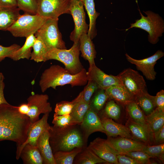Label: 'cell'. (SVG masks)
I'll use <instances>...</instances> for the list:
<instances>
[{
    "label": "cell",
    "instance_id": "1",
    "mask_svg": "<svg viewBox=\"0 0 164 164\" xmlns=\"http://www.w3.org/2000/svg\"><path fill=\"white\" fill-rule=\"evenodd\" d=\"M31 124L28 116L20 113L18 106L9 103L0 105V141L15 142L19 148L27 140Z\"/></svg>",
    "mask_w": 164,
    "mask_h": 164
},
{
    "label": "cell",
    "instance_id": "2",
    "mask_svg": "<svg viewBox=\"0 0 164 164\" xmlns=\"http://www.w3.org/2000/svg\"><path fill=\"white\" fill-rule=\"evenodd\" d=\"M87 82V71L84 68L79 73L72 75L60 65H53L42 73L39 85L44 93L50 87L56 89L57 86L67 84L70 85L72 87L84 86Z\"/></svg>",
    "mask_w": 164,
    "mask_h": 164
},
{
    "label": "cell",
    "instance_id": "3",
    "mask_svg": "<svg viewBox=\"0 0 164 164\" xmlns=\"http://www.w3.org/2000/svg\"><path fill=\"white\" fill-rule=\"evenodd\" d=\"M77 125L64 127L51 126L49 130V141L53 154L58 151H69L75 148L87 147V143Z\"/></svg>",
    "mask_w": 164,
    "mask_h": 164
},
{
    "label": "cell",
    "instance_id": "4",
    "mask_svg": "<svg viewBox=\"0 0 164 164\" xmlns=\"http://www.w3.org/2000/svg\"><path fill=\"white\" fill-rule=\"evenodd\" d=\"M79 43H74L69 49L52 48L48 50L46 61L55 60L62 63L64 69L70 74L74 75L84 68L79 59Z\"/></svg>",
    "mask_w": 164,
    "mask_h": 164
},
{
    "label": "cell",
    "instance_id": "5",
    "mask_svg": "<svg viewBox=\"0 0 164 164\" xmlns=\"http://www.w3.org/2000/svg\"><path fill=\"white\" fill-rule=\"evenodd\" d=\"M141 18L135 20L134 23H131V26L125 30L127 31L133 28L143 29L148 33V41L151 44H156L159 41V37L162 36L164 32V21L159 14L151 11L143 12L147 15H143L138 9Z\"/></svg>",
    "mask_w": 164,
    "mask_h": 164
},
{
    "label": "cell",
    "instance_id": "6",
    "mask_svg": "<svg viewBox=\"0 0 164 164\" xmlns=\"http://www.w3.org/2000/svg\"><path fill=\"white\" fill-rule=\"evenodd\" d=\"M47 19L36 14L27 13L20 15L16 21L7 31L15 37H26L35 34Z\"/></svg>",
    "mask_w": 164,
    "mask_h": 164
},
{
    "label": "cell",
    "instance_id": "7",
    "mask_svg": "<svg viewBox=\"0 0 164 164\" xmlns=\"http://www.w3.org/2000/svg\"><path fill=\"white\" fill-rule=\"evenodd\" d=\"M58 18L47 19L34 34L43 41L48 50L52 48L66 49L58 27Z\"/></svg>",
    "mask_w": 164,
    "mask_h": 164
},
{
    "label": "cell",
    "instance_id": "8",
    "mask_svg": "<svg viewBox=\"0 0 164 164\" xmlns=\"http://www.w3.org/2000/svg\"><path fill=\"white\" fill-rule=\"evenodd\" d=\"M36 14L46 19H56L63 14H70L71 0H36Z\"/></svg>",
    "mask_w": 164,
    "mask_h": 164
},
{
    "label": "cell",
    "instance_id": "9",
    "mask_svg": "<svg viewBox=\"0 0 164 164\" xmlns=\"http://www.w3.org/2000/svg\"><path fill=\"white\" fill-rule=\"evenodd\" d=\"M70 11L74 23V28L70 38L74 43L79 42L81 36L87 33L89 26L86 22L84 4L81 0H71Z\"/></svg>",
    "mask_w": 164,
    "mask_h": 164
},
{
    "label": "cell",
    "instance_id": "10",
    "mask_svg": "<svg viewBox=\"0 0 164 164\" xmlns=\"http://www.w3.org/2000/svg\"><path fill=\"white\" fill-rule=\"evenodd\" d=\"M118 76L123 87L135 97L146 90V83L144 78L136 70L127 68Z\"/></svg>",
    "mask_w": 164,
    "mask_h": 164
},
{
    "label": "cell",
    "instance_id": "11",
    "mask_svg": "<svg viewBox=\"0 0 164 164\" xmlns=\"http://www.w3.org/2000/svg\"><path fill=\"white\" fill-rule=\"evenodd\" d=\"M49 96L46 94H32L27 99L29 111L27 115L33 123L39 119L41 114H49L52 110L51 104L48 101Z\"/></svg>",
    "mask_w": 164,
    "mask_h": 164
},
{
    "label": "cell",
    "instance_id": "12",
    "mask_svg": "<svg viewBox=\"0 0 164 164\" xmlns=\"http://www.w3.org/2000/svg\"><path fill=\"white\" fill-rule=\"evenodd\" d=\"M125 55L127 60L135 64L137 69L141 71L147 80H153L155 79L156 75L154 66L157 61L164 56V53L161 50H158L150 57L138 60L132 58L127 53Z\"/></svg>",
    "mask_w": 164,
    "mask_h": 164
},
{
    "label": "cell",
    "instance_id": "13",
    "mask_svg": "<svg viewBox=\"0 0 164 164\" xmlns=\"http://www.w3.org/2000/svg\"><path fill=\"white\" fill-rule=\"evenodd\" d=\"M49 114H44L41 118L31 124L28 130L27 140L16 149V158L17 160L20 158L21 151L24 145L29 144L36 146V142L41 134L44 132L49 130L51 126L48 122Z\"/></svg>",
    "mask_w": 164,
    "mask_h": 164
},
{
    "label": "cell",
    "instance_id": "14",
    "mask_svg": "<svg viewBox=\"0 0 164 164\" xmlns=\"http://www.w3.org/2000/svg\"><path fill=\"white\" fill-rule=\"evenodd\" d=\"M87 147L108 163L118 164L117 152L107 139L97 137L91 141Z\"/></svg>",
    "mask_w": 164,
    "mask_h": 164
},
{
    "label": "cell",
    "instance_id": "15",
    "mask_svg": "<svg viewBox=\"0 0 164 164\" xmlns=\"http://www.w3.org/2000/svg\"><path fill=\"white\" fill-rule=\"evenodd\" d=\"M87 78L94 81L97 84L99 89L105 90L114 85L123 86L119 77L105 73L97 67L95 64L89 68L87 71Z\"/></svg>",
    "mask_w": 164,
    "mask_h": 164
},
{
    "label": "cell",
    "instance_id": "16",
    "mask_svg": "<svg viewBox=\"0 0 164 164\" xmlns=\"http://www.w3.org/2000/svg\"><path fill=\"white\" fill-rule=\"evenodd\" d=\"M79 125L85 142L87 143L89 136L97 132L105 133L101 119L97 113L90 107L86 113L82 122Z\"/></svg>",
    "mask_w": 164,
    "mask_h": 164
},
{
    "label": "cell",
    "instance_id": "17",
    "mask_svg": "<svg viewBox=\"0 0 164 164\" xmlns=\"http://www.w3.org/2000/svg\"><path fill=\"white\" fill-rule=\"evenodd\" d=\"M107 140L117 153L141 151L147 145L141 142L121 136L108 137Z\"/></svg>",
    "mask_w": 164,
    "mask_h": 164
},
{
    "label": "cell",
    "instance_id": "18",
    "mask_svg": "<svg viewBox=\"0 0 164 164\" xmlns=\"http://www.w3.org/2000/svg\"><path fill=\"white\" fill-rule=\"evenodd\" d=\"M100 118L105 133L108 137H114L119 136L132 139H134L125 126L116 123L111 119L104 115Z\"/></svg>",
    "mask_w": 164,
    "mask_h": 164
},
{
    "label": "cell",
    "instance_id": "19",
    "mask_svg": "<svg viewBox=\"0 0 164 164\" xmlns=\"http://www.w3.org/2000/svg\"><path fill=\"white\" fill-rule=\"evenodd\" d=\"M50 136L49 131L44 132L38 138L36 146L42 157L43 164H56L49 141Z\"/></svg>",
    "mask_w": 164,
    "mask_h": 164
},
{
    "label": "cell",
    "instance_id": "20",
    "mask_svg": "<svg viewBox=\"0 0 164 164\" xmlns=\"http://www.w3.org/2000/svg\"><path fill=\"white\" fill-rule=\"evenodd\" d=\"M79 43L81 56L88 61L89 68H91L93 65L95 64L94 59L96 53L92 39L87 33H84L81 36Z\"/></svg>",
    "mask_w": 164,
    "mask_h": 164
},
{
    "label": "cell",
    "instance_id": "21",
    "mask_svg": "<svg viewBox=\"0 0 164 164\" xmlns=\"http://www.w3.org/2000/svg\"><path fill=\"white\" fill-rule=\"evenodd\" d=\"M75 99V102L70 115L71 117L72 125H79L82 122L90 105V104L83 100L82 91Z\"/></svg>",
    "mask_w": 164,
    "mask_h": 164
},
{
    "label": "cell",
    "instance_id": "22",
    "mask_svg": "<svg viewBox=\"0 0 164 164\" xmlns=\"http://www.w3.org/2000/svg\"><path fill=\"white\" fill-rule=\"evenodd\" d=\"M104 90L108 99L115 100L124 106L128 102L135 101V97L123 86L114 85Z\"/></svg>",
    "mask_w": 164,
    "mask_h": 164
},
{
    "label": "cell",
    "instance_id": "23",
    "mask_svg": "<svg viewBox=\"0 0 164 164\" xmlns=\"http://www.w3.org/2000/svg\"><path fill=\"white\" fill-rule=\"evenodd\" d=\"M125 126L128 128L134 138L147 145H151L153 143L152 138L147 131L130 118L127 121Z\"/></svg>",
    "mask_w": 164,
    "mask_h": 164
},
{
    "label": "cell",
    "instance_id": "24",
    "mask_svg": "<svg viewBox=\"0 0 164 164\" xmlns=\"http://www.w3.org/2000/svg\"><path fill=\"white\" fill-rule=\"evenodd\" d=\"M20 10L18 7H0V30L7 31L20 15Z\"/></svg>",
    "mask_w": 164,
    "mask_h": 164
},
{
    "label": "cell",
    "instance_id": "25",
    "mask_svg": "<svg viewBox=\"0 0 164 164\" xmlns=\"http://www.w3.org/2000/svg\"><path fill=\"white\" fill-rule=\"evenodd\" d=\"M20 158L24 164H42L43 159L36 146L27 144L23 147Z\"/></svg>",
    "mask_w": 164,
    "mask_h": 164
},
{
    "label": "cell",
    "instance_id": "26",
    "mask_svg": "<svg viewBox=\"0 0 164 164\" xmlns=\"http://www.w3.org/2000/svg\"><path fill=\"white\" fill-rule=\"evenodd\" d=\"M125 106L130 118L135 122L144 127L150 135L152 139V134L146 123L145 115L136 102L135 101H131Z\"/></svg>",
    "mask_w": 164,
    "mask_h": 164
},
{
    "label": "cell",
    "instance_id": "27",
    "mask_svg": "<svg viewBox=\"0 0 164 164\" xmlns=\"http://www.w3.org/2000/svg\"><path fill=\"white\" fill-rule=\"evenodd\" d=\"M89 19V28L87 34L92 39L97 35L96 20L100 13L96 11L94 0H81Z\"/></svg>",
    "mask_w": 164,
    "mask_h": 164
},
{
    "label": "cell",
    "instance_id": "28",
    "mask_svg": "<svg viewBox=\"0 0 164 164\" xmlns=\"http://www.w3.org/2000/svg\"><path fill=\"white\" fill-rule=\"evenodd\" d=\"M147 125L152 134L164 125V110L156 108L150 114L145 116Z\"/></svg>",
    "mask_w": 164,
    "mask_h": 164
},
{
    "label": "cell",
    "instance_id": "29",
    "mask_svg": "<svg viewBox=\"0 0 164 164\" xmlns=\"http://www.w3.org/2000/svg\"><path fill=\"white\" fill-rule=\"evenodd\" d=\"M98 163H108L87 146L84 148L76 155L73 164H95Z\"/></svg>",
    "mask_w": 164,
    "mask_h": 164
},
{
    "label": "cell",
    "instance_id": "30",
    "mask_svg": "<svg viewBox=\"0 0 164 164\" xmlns=\"http://www.w3.org/2000/svg\"><path fill=\"white\" fill-rule=\"evenodd\" d=\"M154 96L150 95L145 90L135 97V101L146 115L150 114L156 108Z\"/></svg>",
    "mask_w": 164,
    "mask_h": 164
},
{
    "label": "cell",
    "instance_id": "31",
    "mask_svg": "<svg viewBox=\"0 0 164 164\" xmlns=\"http://www.w3.org/2000/svg\"><path fill=\"white\" fill-rule=\"evenodd\" d=\"M25 43L23 46L16 50L13 54L11 59L13 60L17 61L21 59H30L31 50L36 39L34 34H32L26 37Z\"/></svg>",
    "mask_w": 164,
    "mask_h": 164
},
{
    "label": "cell",
    "instance_id": "32",
    "mask_svg": "<svg viewBox=\"0 0 164 164\" xmlns=\"http://www.w3.org/2000/svg\"><path fill=\"white\" fill-rule=\"evenodd\" d=\"M83 148H75L70 151H58L55 152L53 153V156L56 164H73L75 157Z\"/></svg>",
    "mask_w": 164,
    "mask_h": 164
},
{
    "label": "cell",
    "instance_id": "33",
    "mask_svg": "<svg viewBox=\"0 0 164 164\" xmlns=\"http://www.w3.org/2000/svg\"><path fill=\"white\" fill-rule=\"evenodd\" d=\"M32 48L30 60L39 63L46 61L48 50L45 45L39 37H36Z\"/></svg>",
    "mask_w": 164,
    "mask_h": 164
},
{
    "label": "cell",
    "instance_id": "34",
    "mask_svg": "<svg viewBox=\"0 0 164 164\" xmlns=\"http://www.w3.org/2000/svg\"><path fill=\"white\" fill-rule=\"evenodd\" d=\"M141 151L144 152L150 158H155L164 162V144L155 145H146Z\"/></svg>",
    "mask_w": 164,
    "mask_h": 164
},
{
    "label": "cell",
    "instance_id": "35",
    "mask_svg": "<svg viewBox=\"0 0 164 164\" xmlns=\"http://www.w3.org/2000/svg\"><path fill=\"white\" fill-rule=\"evenodd\" d=\"M108 99L105 90L100 89L95 95L92 101H90V107L97 113L103 108Z\"/></svg>",
    "mask_w": 164,
    "mask_h": 164
},
{
    "label": "cell",
    "instance_id": "36",
    "mask_svg": "<svg viewBox=\"0 0 164 164\" xmlns=\"http://www.w3.org/2000/svg\"><path fill=\"white\" fill-rule=\"evenodd\" d=\"M121 113L120 106L112 100L108 102L103 110L104 115L115 120L119 118Z\"/></svg>",
    "mask_w": 164,
    "mask_h": 164
},
{
    "label": "cell",
    "instance_id": "37",
    "mask_svg": "<svg viewBox=\"0 0 164 164\" xmlns=\"http://www.w3.org/2000/svg\"><path fill=\"white\" fill-rule=\"evenodd\" d=\"M18 7L24 13L35 15L36 14L37 4L36 0H17Z\"/></svg>",
    "mask_w": 164,
    "mask_h": 164
},
{
    "label": "cell",
    "instance_id": "38",
    "mask_svg": "<svg viewBox=\"0 0 164 164\" xmlns=\"http://www.w3.org/2000/svg\"><path fill=\"white\" fill-rule=\"evenodd\" d=\"M75 102V99L71 101H63L57 103L54 109V115H65L70 114Z\"/></svg>",
    "mask_w": 164,
    "mask_h": 164
},
{
    "label": "cell",
    "instance_id": "39",
    "mask_svg": "<svg viewBox=\"0 0 164 164\" xmlns=\"http://www.w3.org/2000/svg\"><path fill=\"white\" fill-rule=\"evenodd\" d=\"M87 85L82 91L83 99L86 102L90 104L91 98L98 87L95 82L93 80H88Z\"/></svg>",
    "mask_w": 164,
    "mask_h": 164
},
{
    "label": "cell",
    "instance_id": "40",
    "mask_svg": "<svg viewBox=\"0 0 164 164\" xmlns=\"http://www.w3.org/2000/svg\"><path fill=\"white\" fill-rule=\"evenodd\" d=\"M138 162L140 164L151 163L150 157L146 154L141 151L128 152L122 153Z\"/></svg>",
    "mask_w": 164,
    "mask_h": 164
},
{
    "label": "cell",
    "instance_id": "41",
    "mask_svg": "<svg viewBox=\"0 0 164 164\" xmlns=\"http://www.w3.org/2000/svg\"><path fill=\"white\" fill-rule=\"evenodd\" d=\"M52 123L53 126L59 127H64L73 125L70 114L61 115L54 114Z\"/></svg>",
    "mask_w": 164,
    "mask_h": 164
},
{
    "label": "cell",
    "instance_id": "42",
    "mask_svg": "<svg viewBox=\"0 0 164 164\" xmlns=\"http://www.w3.org/2000/svg\"><path fill=\"white\" fill-rule=\"evenodd\" d=\"M20 47L19 45L16 44L8 47L0 45V62L6 57L11 59L14 53Z\"/></svg>",
    "mask_w": 164,
    "mask_h": 164
},
{
    "label": "cell",
    "instance_id": "43",
    "mask_svg": "<svg viewBox=\"0 0 164 164\" xmlns=\"http://www.w3.org/2000/svg\"><path fill=\"white\" fill-rule=\"evenodd\" d=\"M116 157L118 164H140L137 160L122 153H117Z\"/></svg>",
    "mask_w": 164,
    "mask_h": 164
},
{
    "label": "cell",
    "instance_id": "44",
    "mask_svg": "<svg viewBox=\"0 0 164 164\" xmlns=\"http://www.w3.org/2000/svg\"><path fill=\"white\" fill-rule=\"evenodd\" d=\"M153 142L155 145L163 143L164 142V125L153 133Z\"/></svg>",
    "mask_w": 164,
    "mask_h": 164
},
{
    "label": "cell",
    "instance_id": "45",
    "mask_svg": "<svg viewBox=\"0 0 164 164\" xmlns=\"http://www.w3.org/2000/svg\"><path fill=\"white\" fill-rule=\"evenodd\" d=\"M154 101L156 108L164 110V91L162 90L154 96Z\"/></svg>",
    "mask_w": 164,
    "mask_h": 164
},
{
    "label": "cell",
    "instance_id": "46",
    "mask_svg": "<svg viewBox=\"0 0 164 164\" xmlns=\"http://www.w3.org/2000/svg\"><path fill=\"white\" fill-rule=\"evenodd\" d=\"M5 77L3 74L0 73V105L3 104H8L6 100L4 95V89L5 84L4 82Z\"/></svg>",
    "mask_w": 164,
    "mask_h": 164
},
{
    "label": "cell",
    "instance_id": "47",
    "mask_svg": "<svg viewBox=\"0 0 164 164\" xmlns=\"http://www.w3.org/2000/svg\"><path fill=\"white\" fill-rule=\"evenodd\" d=\"M0 7L7 8L17 7V0H0Z\"/></svg>",
    "mask_w": 164,
    "mask_h": 164
},
{
    "label": "cell",
    "instance_id": "48",
    "mask_svg": "<svg viewBox=\"0 0 164 164\" xmlns=\"http://www.w3.org/2000/svg\"><path fill=\"white\" fill-rule=\"evenodd\" d=\"M18 107L19 112L22 114L27 115L29 111V108L27 103H23Z\"/></svg>",
    "mask_w": 164,
    "mask_h": 164
}]
</instances>
